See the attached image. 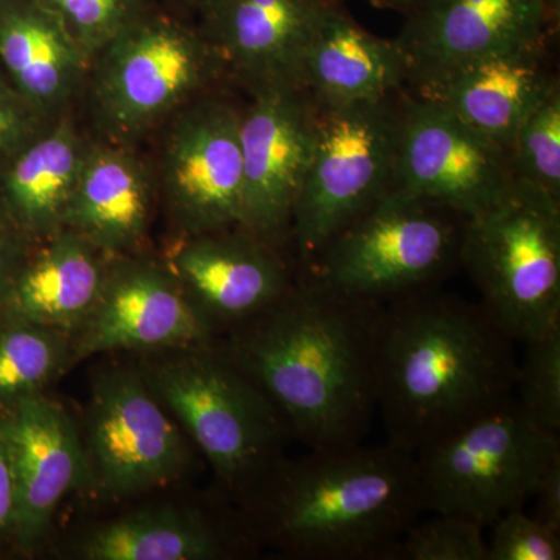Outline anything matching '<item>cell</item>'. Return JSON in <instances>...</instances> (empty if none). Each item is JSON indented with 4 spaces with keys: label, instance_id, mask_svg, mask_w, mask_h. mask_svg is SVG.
Wrapping results in <instances>:
<instances>
[{
    "label": "cell",
    "instance_id": "cell-1",
    "mask_svg": "<svg viewBox=\"0 0 560 560\" xmlns=\"http://www.w3.org/2000/svg\"><path fill=\"white\" fill-rule=\"evenodd\" d=\"M385 304L305 272L221 352L259 386L307 448L361 444L377 415Z\"/></svg>",
    "mask_w": 560,
    "mask_h": 560
},
{
    "label": "cell",
    "instance_id": "cell-2",
    "mask_svg": "<svg viewBox=\"0 0 560 560\" xmlns=\"http://www.w3.org/2000/svg\"><path fill=\"white\" fill-rule=\"evenodd\" d=\"M514 346L481 304L438 287L385 304L377 412L388 442L416 455L514 399Z\"/></svg>",
    "mask_w": 560,
    "mask_h": 560
},
{
    "label": "cell",
    "instance_id": "cell-3",
    "mask_svg": "<svg viewBox=\"0 0 560 560\" xmlns=\"http://www.w3.org/2000/svg\"><path fill=\"white\" fill-rule=\"evenodd\" d=\"M423 512L416 455L390 442L308 448L261 486L265 536L301 559L399 560Z\"/></svg>",
    "mask_w": 560,
    "mask_h": 560
},
{
    "label": "cell",
    "instance_id": "cell-4",
    "mask_svg": "<svg viewBox=\"0 0 560 560\" xmlns=\"http://www.w3.org/2000/svg\"><path fill=\"white\" fill-rule=\"evenodd\" d=\"M459 265L481 307L525 345L560 329V200L515 179L464 223Z\"/></svg>",
    "mask_w": 560,
    "mask_h": 560
},
{
    "label": "cell",
    "instance_id": "cell-5",
    "mask_svg": "<svg viewBox=\"0 0 560 560\" xmlns=\"http://www.w3.org/2000/svg\"><path fill=\"white\" fill-rule=\"evenodd\" d=\"M226 73L198 25L153 7L94 55L86 88L102 132L128 143Z\"/></svg>",
    "mask_w": 560,
    "mask_h": 560
},
{
    "label": "cell",
    "instance_id": "cell-6",
    "mask_svg": "<svg viewBox=\"0 0 560 560\" xmlns=\"http://www.w3.org/2000/svg\"><path fill=\"white\" fill-rule=\"evenodd\" d=\"M178 359L162 361L147 382L179 419L228 488H261L293 436L289 423L259 386L221 349L184 348Z\"/></svg>",
    "mask_w": 560,
    "mask_h": 560
},
{
    "label": "cell",
    "instance_id": "cell-7",
    "mask_svg": "<svg viewBox=\"0 0 560 560\" xmlns=\"http://www.w3.org/2000/svg\"><path fill=\"white\" fill-rule=\"evenodd\" d=\"M464 223L447 206L390 189L346 224L305 272L340 293L388 304L440 287L459 265Z\"/></svg>",
    "mask_w": 560,
    "mask_h": 560
},
{
    "label": "cell",
    "instance_id": "cell-8",
    "mask_svg": "<svg viewBox=\"0 0 560 560\" xmlns=\"http://www.w3.org/2000/svg\"><path fill=\"white\" fill-rule=\"evenodd\" d=\"M397 94L345 105L315 103L312 158L289 238L304 271L346 224L393 189L401 120Z\"/></svg>",
    "mask_w": 560,
    "mask_h": 560
},
{
    "label": "cell",
    "instance_id": "cell-9",
    "mask_svg": "<svg viewBox=\"0 0 560 560\" xmlns=\"http://www.w3.org/2000/svg\"><path fill=\"white\" fill-rule=\"evenodd\" d=\"M558 456L559 434L536 425L514 397L416 453L425 510L486 528L533 500Z\"/></svg>",
    "mask_w": 560,
    "mask_h": 560
},
{
    "label": "cell",
    "instance_id": "cell-10",
    "mask_svg": "<svg viewBox=\"0 0 560 560\" xmlns=\"http://www.w3.org/2000/svg\"><path fill=\"white\" fill-rule=\"evenodd\" d=\"M401 120L393 189L477 215L514 183L510 151L486 139L423 95L400 101Z\"/></svg>",
    "mask_w": 560,
    "mask_h": 560
},
{
    "label": "cell",
    "instance_id": "cell-11",
    "mask_svg": "<svg viewBox=\"0 0 560 560\" xmlns=\"http://www.w3.org/2000/svg\"><path fill=\"white\" fill-rule=\"evenodd\" d=\"M175 114L160 161L161 190L173 219L186 235L241 228L242 110L201 95Z\"/></svg>",
    "mask_w": 560,
    "mask_h": 560
},
{
    "label": "cell",
    "instance_id": "cell-12",
    "mask_svg": "<svg viewBox=\"0 0 560 560\" xmlns=\"http://www.w3.org/2000/svg\"><path fill=\"white\" fill-rule=\"evenodd\" d=\"M161 405L138 372L110 371L95 382L84 445L92 480L103 492L136 495L186 469V441Z\"/></svg>",
    "mask_w": 560,
    "mask_h": 560
},
{
    "label": "cell",
    "instance_id": "cell-13",
    "mask_svg": "<svg viewBox=\"0 0 560 560\" xmlns=\"http://www.w3.org/2000/svg\"><path fill=\"white\" fill-rule=\"evenodd\" d=\"M560 0H423L397 36L408 83L429 94L470 62L555 35Z\"/></svg>",
    "mask_w": 560,
    "mask_h": 560
},
{
    "label": "cell",
    "instance_id": "cell-14",
    "mask_svg": "<svg viewBox=\"0 0 560 560\" xmlns=\"http://www.w3.org/2000/svg\"><path fill=\"white\" fill-rule=\"evenodd\" d=\"M316 106L300 86L254 92L242 110L243 230L278 246L289 241L291 215L311 162Z\"/></svg>",
    "mask_w": 560,
    "mask_h": 560
},
{
    "label": "cell",
    "instance_id": "cell-15",
    "mask_svg": "<svg viewBox=\"0 0 560 560\" xmlns=\"http://www.w3.org/2000/svg\"><path fill=\"white\" fill-rule=\"evenodd\" d=\"M72 359L119 349L209 345L213 331L168 267L150 259L110 257L101 294L75 331Z\"/></svg>",
    "mask_w": 560,
    "mask_h": 560
},
{
    "label": "cell",
    "instance_id": "cell-16",
    "mask_svg": "<svg viewBox=\"0 0 560 560\" xmlns=\"http://www.w3.org/2000/svg\"><path fill=\"white\" fill-rule=\"evenodd\" d=\"M14 489V539L32 550L46 536L66 495L94 485L90 456L68 411L43 394L14 401L0 416Z\"/></svg>",
    "mask_w": 560,
    "mask_h": 560
},
{
    "label": "cell",
    "instance_id": "cell-17",
    "mask_svg": "<svg viewBox=\"0 0 560 560\" xmlns=\"http://www.w3.org/2000/svg\"><path fill=\"white\" fill-rule=\"evenodd\" d=\"M167 267L212 331L249 323L296 280L276 246L243 228L186 235Z\"/></svg>",
    "mask_w": 560,
    "mask_h": 560
},
{
    "label": "cell",
    "instance_id": "cell-18",
    "mask_svg": "<svg viewBox=\"0 0 560 560\" xmlns=\"http://www.w3.org/2000/svg\"><path fill=\"white\" fill-rule=\"evenodd\" d=\"M330 0H208L198 27L250 92L302 88V61Z\"/></svg>",
    "mask_w": 560,
    "mask_h": 560
},
{
    "label": "cell",
    "instance_id": "cell-19",
    "mask_svg": "<svg viewBox=\"0 0 560 560\" xmlns=\"http://www.w3.org/2000/svg\"><path fill=\"white\" fill-rule=\"evenodd\" d=\"M91 58L44 0H0V69L44 120L86 86Z\"/></svg>",
    "mask_w": 560,
    "mask_h": 560
},
{
    "label": "cell",
    "instance_id": "cell-20",
    "mask_svg": "<svg viewBox=\"0 0 560 560\" xmlns=\"http://www.w3.org/2000/svg\"><path fill=\"white\" fill-rule=\"evenodd\" d=\"M551 38L470 62L423 97L444 103L464 124L510 150L530 110L559 83L548 61Z\"/></svg>",
    "mask_w": 560,
    "mask_h": 560
},
{
    "label": "cell",
    "instance_id": "cell-21",
    "mask_svg": "<svg viewBox=\"0 0 560 560\" xmlns=\"http://www.w3.org/2000/svg\"><path fill=\"white\" fill-rule=\"evenodd\" d=\"M408 58L396 39L372 35L330 0L316 21L302 61V88L316 105H345L397 94Z\"/></svg>",
    "mask_w": 560,
    "mask_h": 560
},
{
    "label": "cell",
    "instance_id": "cell-22",
    "mask_svg": "<svg viewBox=\"0 0 560 560\" xmlns=\"http://www.w3.org/2000/svg\"><path fill=\"white\" fill-rule=\"evenodd\" d=\"M40 243L14 276L0 319L75 334L98 300L110 257L68 228Z\"/></svg>",
    "mask_w": 560,
    "mask_h": 560
},
{
    "label": "cell",
    "instance_id": "cell-23",
    "mask_svg": "<svg viewBox=\"0 0 560 560\" xmlns=\"http://www.w3.org/2000/svg\"><path fill=\"white\" fill-rule=\"evenodd\" d=\"M151 179L127 143H90L66 212L75 231L106 256L138 249L151 213Z\"/></svg>",
    "mask_w": 560,
    "mask_h": 560
},
{
    "label": "cell",
    "instance_id": "cell-24",
    "mask_svg": "<svg viewBox=\"0 0 560 560\" xmlns=\"http://www.w3.org/2000/svg\"><path fill=\"white\" fill-rule=\"evenodd\" d=\"M88 147L65 113L0 167V209L28 241H46L65 228Z\"/></svg>",
    "mask_w": 560,
    "mask_h": 560
},
{
    "label": "cell",
    "instance_id": "cell-25",
    "mask_svg": "<svg viewBox=\"0 0 560 560\" xmlns=\"http://www.w3.org/2000/svg\"><path fill=\"white\" fill-rule=\"evenodd\" d=\"M81 555L91 560L223 559L232 555V541L201 512L154 508L95 529Z\"/></svg>",
    "mask_w": 560,
    "mask_h": 560
},
{
    "label": "cell",
    "instance_id": "cell-26",
    "mask_svg": "<svg viewBox=\"0 0 560 560\" xmlns=\"http://www.w3.org/2000/svg\"><path fill=\"white\" fill-rule=\"evenodd\" d=\"M72 340L66 331L21 319H0V410L40 393L68 368Z\"/></svg>",
    "mask_w": 560,
    "mask_h": 560
},
{
    "label": "cell",
    "instance_id": "cell-27",
    "mask_svg": "<svg viewBox=\"0 0 560 560\" xmlns=\"http://www.w3.org/2000/svg\"><path fill=\"white\" fill-rule=\"evenodd\" d=\"M508 151L515 179L560 200L559 83L530 110Z\"/></svg>",
    "mask_w": 560,
    "mask_h": 560
},
{
    "label": "cell",
    "instance_id": "cell-28",
    "mask_svg": "<svg viewBox=\"0 0 560 560\" xmlns=\"http://www.w3.org/2000/svg\"><path fill=\"white\" fill-rule=\"evenodd\" d=\"M515 393L526 416L541 430L560 433V329L525 342Z\"/></svg>",
    "mask_w": 560,
    "mask_h": 560
},
{
    "label": "cell",
    "instance_id": "cell-29",
    "mask_svg": "<svg viewBox=\"0 0 560 560\" xmlns=\"http://www.w3.org/2000/svg\"><path fill=\"white\" fill-rule=\"evenodd\" d=\"M399 560H488L485 526L455 514H434L401 537Z\"/></svg>",
    "mask_w": 560,
    "mask_h": 560
},
{
    "label": "cell",
    "instance_id": "cell-30",
    "mask_svg": "<svg viewBox=\"0 0 560 560\" xmlns=\"http://www.w3.org/2000/svg\"><path fill=\"white\" fill-rule=\"evenodd\" d=\"M70 35L90 55L91 61L110 39L130 27L147 11L153 9L154 0H44Z\"/></svg>",
    "mask_w": 560,
    "mask_h": 560
},
{
    "label": "cell",
    "instance_id": "cell-31",
    "mask_svg": "<svg viewBox=\"0 0 560 560\" xmlns=\"http://www.w3.org/2000/svg\"><path fill=\"white\" fill-rule=\"evenodd\" d=\"M489 526L488 560L560 559V533L529 517L523 508L504 512Z\"/></svg>",
    "mask_w": 560,
    "mask_h": 560
},
{
    "label": "cell",
    "instance_id": "cell-32",
    "mask_svg": "<svg viewBox=\"0 0 560 560\" xmlns=\"http://www.w3.org/2000/svg\"><path fill=\"white\" fill-rule=\"evenodd\" d=\"M47 124L49 120L28 106L0 69V167Z\"/></svg>",
    "mask_w": 560,
    "mask_h": 560
},
{
    "label": "cell",
    "instance_id": "cell-33",
    "mask_svg": "<svg viewBox=\"0 0 560 560\" xmlns=\"http://www.w3.org/2000/svg\"><path fill=\"white\" fill-rule=\"evenodd\" d=\"M31 241L0 209V312L14 276L28 254Z\"/></svg>",
    "mask_w": 560,
    "mask_h": 560
},
{
    "label": "cell",
    "instance_id": "cell-34",
    "mask_svg": "<svg viewBox=\"0 0 560 560\" xmlns=\"http://www.w3.org/2000/svg\"><path fill=\"white\" fill-rule=\"evenodd\" d=\"M533 500H536L534 517L560 533V456L552 459L541 474Z\"/></svg>",
    "mask_w": 560,
    "mask_h": 560
},
{
    "label": "cell",
    "instance_id": "cell-35",
    "mask_svg": "<svg viewBox=\"0 0 560 560\" xmlns=\"http://www.w3.org/2000/svg\"><path fill=\"white\" fill-rule=\"evenodd\" d=\"M14 517V489L9 453L0 433V537L11 534Z\"/></svg>",
    "mask_w": 560,
    "mask_h": 560
},
{
    "label": "cell",
    "instance_id": "cell-36",
    "mask_svg": "<svg viewBox=\"0 0 560 560\" xmlns=\"http://www.w3.org/2000/svg\"><path fill=\"white\" fill-rule=\"evenodd\" d=\"M164 2L173 13L178 14L180 11V13H191L197 16L198 11L208 0H164Z\"/></svg>",
    "mask_w": 560,
    "mask_h": 560
},
{
    "label": "cell",
    "instance_id": "cell-37",
    "mask_svg": "<svg viewBox=\"0 0 560 560\" xmlns=\"http://www.w3.org/2000/svg\"><path fill=\"white\" fill-rule=\"evenodd\" d=\"M371 2L374 3L375 7H378V9L401 10L408 13V11L420 5L423 0H371Z\"/></svg>",
    "mask_w": 560,
    "mask_h": 560
}]
</instances>
